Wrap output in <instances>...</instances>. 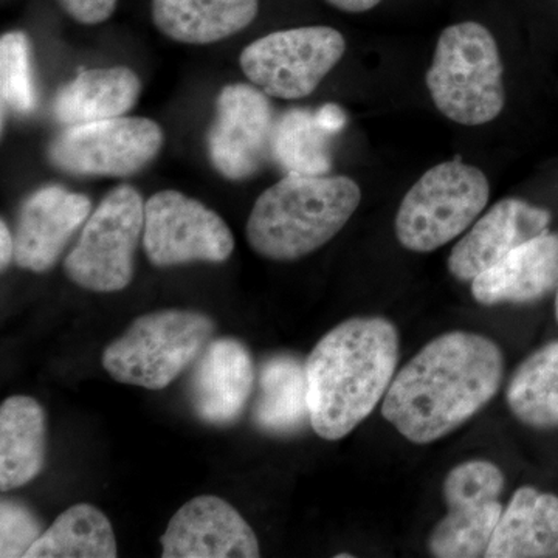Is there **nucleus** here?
I'll return each instance as SVG.
<instances>
[{"label": "nucleus", "instance_id": "nucleus-1", "mask_svg": "<svg viewBox=\"0 0 558 558\" xmlns=\"http://www.w3.org/2000/svg\"><path fill=\"white\" fill-rule=\"evenodd\" d=\"M505 355L494 340L453 330L428 341L392 379L381 414L417 446L449 436L498 395Z\"/></svg>", "mask_w": 558, "mask_h": 558}, {"label": "nucleus", "instance_id": "nucleus-2", "mask_svg": "<svg viewBox=\"0 0 558 558\" xmlns=\"http://www.w3.org/2000/svg\"><path fill=\"white\" fill-rule=\"evenodd\" d=\"M398 328L384 317H354L330 329L306 363L311 427L347 438L387 396L398 368Z\"/></svg>", "mask_w": 558, "mask_h": 558}, {"label": "nucleus", "instance_id": "nucleus-3", "mask_svg": "<svg viewBox=\"0 0 558 558\" xmlns=\"http://www.w3.org/2000/svg\"><path fill=\"white\" fill-rule=\"evenodd\" d=\"M362 190L344 175L288 174L264 191L247 220L250 247L270 260H296L332 241L357 211Z\"/></svg>", "mask_w": 558, "mask_h": 558}, {"label": "nucleus", "instance_id": "nucleus-4", "mask_svg": "<svg viewBox=\"0 0 558 558\" xmlns=\"http://www.w3.org/2000/svg\"><path fill=\"white\" fill-rule=\"evenodd\" d=\"M505 68L494 35L478 22H459L440 33L427 72L429 97L446 119L483 126L506 105Z\"/></svg>", "mask_w": 558, "mask_h": 558}, {"label": "nucleus", "instance_id": "nucleus-5", "mask_svg": "<svg viewBox=\"0 0 558 558\" xmlns=\"http://www.w3.org/2000/svg\"><path fill=\"white\" fill-rule=\"evenodd\" d=\"M215 330V322L202 312H150L105 349L102 366L120 384L159 391L196 362Z\"/></svg>", "mask_w": 558, "mask_h": 558}, {"label": "nucleus", "instance_id": "nucleus-6", "mask_svg": "<svg viewBox=\"0 0 558 558\" xmlns=\"http://www.w3.org/2000/svg\"><path fill=\"white\" fill-rule=\"evenodd\" d=\"M490 183L480 168L459 159L429 168L402 199L396 238L414 253L435 252L465 233L483 215Z\"/></svg>", "mask_w": 558, "mask_h": 558}, {"label": "nucleus", "instance_id": "nucleus-7", "mask_svg": "<svg viewBox=\"0 0 558 558\" xmlns=\"http://www.w3.org/2000/svg\"><path fill=\"white\" fill-rule=\"evenodd\" d=\"M145 230V204L137 190L120 185L106 194L64 260L70 281L90 292H120L134 278V260Z\"/></svg>", "mask_w": 558, "mask_h": 558}, {"label": "nucleus", "instance_id": "nucleus-8", "mask_svg": "<svg viewBox=\"0 0 558 558\" xmlns=\"http://www.w3.org/2000/svg\"><path fill=\"white\" fill-rule=\"evenodd\" d=\"M347 40L332 27H299L270 33L242 50V72L269 97H310L339 64Z\"/></svg>", "mask_w": 558, "mask_h": 558}, {"label": "nucleus", "instance_id": "nucleus-9", "mask_svg": "<svg viewBox=\"0 0 558 558\" xmlns=\"http://www.w3.org/2000/svg\"><path fill=\"white\" fill-rule=\"evenodd\" d=\"M163 131L156 121L119 117L65 128L49 145L57 170L83 178H126L159 156Z\"/></svg>", "mask_w": 558, "mask_h": 558}, {"label": "nucleus", "instance_id": "nucleus-10", "mask_svg": "<svg viewBox=\"0 0 558 558\" xmlns=\"http://www.w3.org/2000/svg\"><path fill=\"white\" fill-rule=\"evenodd\" d=\"M505 473L494 462L475 459L450 470L442 484L447 515L429 534V554L438 558L486 557L501 519Z\"/></svg>", "mask_w": 558, "mask_h": 558}, {"label": "nucleus", "instance_id": "nucleus-11", "mask_svg": "<svg viewBox=\"0 0 558 558\" xmlns=\"http://www.w3.org/2000/svg\"><path fill=\"white\" fill-rule=\"evenodd\" d=\"M143 245L156 267H174L205 260L223 263L234 250L226 220L174 190L159 191L145 204Z\"/></svg>", "mask_w": 558, "mask_h": 558}, {"label": "nucleus", "instance_id": "nucleus-12", "mask_svg": "<svg viewBox=\"0 0 558 558\" xmlns=\"http://www.w3.org/2000/svg\"><path fill=\"white\" fill-rule=\"evenodd\" d=\"M267 97L248 84H231L220 90L207 148L213 167L223 178H252L274 156L278 120Z\"/></svg>", "mask_w": 558, "mask_h": 558}, {"label": "nucleus", "instance_id": "nucleus-13", "mask_svg": "<svg viewBox=\"0 0 558 558\" xmlns=\"http://www.w3.org/2000/svg\"><path fill=\"white\" fill-rule=\"evenodd\" d=\"M163 558H256L259 543L226 499L202 495L174 513L161 535Z\"/></svg>", "mask_w": 558, "mask_h": 558}, {"label": "nucleus", "instance_id": "nucleus-14", "mask_svg": "<svg viewBox=\"0 0 558 558\" xmlns=\"http://www.w3.org/2000/svg\"><path fill=\"white\" fill-rule=\"evenodd\" d=\"M92 204L84 194L62 186H44L22 204L14 230V263L44 274L54 266L70 238L89 219Z\"/></svg>", "mask_w": 558, "mask_h": 558}, {"label": "nucleus", "instance_id": "nucleus-15", "mask_svg": "<svg viewBox=\"0 0 558 558\" xmlns=\"http://www.w3.org/2000/svg\"><path fill=\"white\" fill-rule=\"evenodd\" d=\"M255 385L252 354L242 341L211 340L194 362L190 376L191 409L201 421L226 427L240 418Z\"/></svg>", "mask_w": 558, "mask_h": 558}, {"label": "nucleus", "instance_id": "nucleus-16", "mask_svg": "<svg viewBox=\"0 0 558 558\" xmlns=\"http://www.w3.org/2000/svg\"><path fill=\"white\" fill-rule=\"evenodd\" d=\"M550 213L520 199L497 202L476 219L449 256V271L458 281H473L524 242L546 233Z\"/></svg>", "mask_w": 558, "mask_h": 558}, {"label": "nucleus", "instance_id": "nucleus-17", "mask_svg": "<svg viewBox=\"0 0 558 558\" xmlns=\"http://www.w3.org/2000/svg\"><path fill=\"white\" fill-rule=\"evenodd\" d=\"M558 288V234H539L472 281L473 299L483 306L527 304Z\"/></svg>", "mask_w": 558, "mask_h": 558}, {"label": "nucleus", "instance_id": "nucleus-18", "mask_svg": "<svg viewBox=\"0 0 558 558\" xmlns=\"http://www.w3.org/2000/svg\"><path fill=\"white\" fill-rule=\"evenodd\" d=\"M558 556V498L534 487H520L502 510L486 557Z\"/></svg>", "mask_w": 558, "mask_h": 558}, {"label": "nucleus", "instance_id": "nucleus-19", "mask_svg": "<svg viewBox=\"0 0 558 558\" xmlns=\"http://www.w3.org/2000/svg\"><path fill=\"white\" fill-rule=\"evenodd\" d=\"M258 10V0H153V21L175 43L207 46L247 28Z\"/></svg>", "mask_w": 558, "mask_h": 558}, {"label": "nucleus", "instance_id": "nucleus-20", "mask_svg": "<svg viewBox=\"0 0 558 558\" xmlns=\"http://www.w3.org/2000/svg\"><path fill=\"white\" fill-rule=\"evenodd\" d=\"M142 83L128 68L92 69L65 84L51 105L54 120L65 126L119 119L137 102Z\"/></svg>", "mask_w": 558, "mask_h": 558}, {"label": "nucleus", "instance_id": "nucleus-21", "mask_svg": "<svg viewBox=\"0 0 558 558\" xmlns=\"http://www.w3.org/2000/svg\"><path fill=\"white\" fill-rule=\"evenodd\" d=\"M47 451L46 411L28 396H11L0 407V490L32 483Z\"/></svg>", "mask_w": 558, "mask_h": 558}, {"label": "nucleus", "instance_id": "nucleus-22", "mask_svg": "<svg viewBox=\"0 0 558 558\" xmlns=\"http://www.w3.org/2000/svg\"><path fill=\"white\" fill-rule=\"evenodd\" d=\"M253 422L271 436H292L311 425L306 365L296 355L277 354L264 360Z\"/></svg>", "mask_w": 558, "mask_h": 558}, {"label": "nucleus", "instance_id": "nucleus-23", "mask_svg": "<svg viewBox=\"0 0 558 558\" xmlns=\"http://www.w3.org/2000/svg\"><path fill=\"white\" fill-rule=\"evenodd\" d=\"M117 538L108 517L95 506H72L53 521L25 558H116Z\"/></svg>", "mask_w": 558, "mask_h": 558}, {"label": "nucleus", "instance_id": "nucleus-24", "mask_svg": "<svg viewBox=\"0 0 558 558\" xmlns=\"http://www.w3.org/2000/svg\"><path fill=\"white\" fill-rule=\"evenodd\" d=\"M521 424L532 428L558 425V341L539 348L513 373L506 391Z\"/></svg>", "mask_w": 558, "mask_h": 558}, {"label": "nucleus", "instance_id": "nucleus-25", "mask_svg": "<svg viewBox=\"0 0 558 558\" xmlns=\"http://www.w3.org/2000/svg\"><path fill=\"white\" fill-rule=\"evenodd\" d=\"M328 132L317 112L288 110L275 128L274 159L288 174L325 175L330 168Z\"/></svg>", "mask_w": 558, "mask_h": 558}, {"label": "nucleus", "instance_id": "nucleus-26", "mask_svg": "<svg viewBox=\"0 0 558 558\" xmlns=\"http://www.w3.org/2000/svg\"><path fill=\"white\" fill-rule=\"evenodd\" d=\"M0 89L3 109L28 116L35 110L31 40L22 32H9L0 39Z\"/></svg>", "mask_w": 558, "mask_h": 558}, {"label": "nucleus", "instance_id": "nucleus-27", "mask_svg": "<svg viewBox=\"0 0 558 558\" xmlns=\"http://www.w3.org/2000/svg\"><path fill=\"white\" fill-rule=\"evenodd\" d=\"M43 534V524L28 506L3 499L0 505V557L25 558Z\"/></svg>", "mask_w": 558, "mask_h": 558}, {"label": "nucleus", "instance_id": "nucleus-28", "mask_svg": "<svg viewBox=\"0 0 558 558\" xmlns=\"http://www.w3.org/2000/svg\"><path fill=\"white\" fill-rule=\"evenodd\" d=\"M58 3L73 21L83 25L101 24L117 9V0H58Z\"/></svg>", "mask_w": 558, "mask_h": 558}, {"label": "nucleus", "instance_id": "nucleus-29", "mask_svg": "<svg viewBox=\"0 0 558 558\" xmlns=\"http://www.w3.org/2000/svg\"><path fill=\"white\" fill-rule=\"evenodd\" d=\"M14 259V236L7 223H0V266L5 270Z\"/></svg>", "mask_w": 558, "mask_h": 558}, {"label": "nucleus", "instance_id": "nucleus-30", "mask_svg": "<svg viewBox=\"0 0 558 558\" xmlns=\"http://www.w3.org/2000/svg\"><path fill=\"white\" fill-rule=\"evenodd\" d=\"M318 123L325 128L326 131L332 132L340 130L343 126V113L337 106L328 105L317 112Z\"/></svg>", "mask_w": 558, "mask_h": 558}, {"label": "nucleus", "instance_id": "nucleus-31", "mask_svg": "<svg viewBox=\"0 0 558 558\" xmlns=\"http://www.w3.org/2000/svg\"><path fill=\"white\" fill-rule=\"evenodd\" d=\"M326 2L347 13H365L379 5L381 0H326Z\"/></svg>", "mask_w": 558, "mask_h": 558}, {"label": "nucleus", "instance_id": "nucleus-32", "mask_svg": "<svg viewBox=\"0 0 558 558\" xmlns=\"http://www.w3.org/2000/svg\"><path fill=\"white\" fill-rule=\"evenodd\" d=\"M352 554H337L336 558H352Z\"/></svg>", "mask_w": 558, "mask_h": 558}, {"label": "nucleus", "instance_id": "nucleus-33", "mask_svg": "<svg viewBox=\"0 0 558 558\" xmlns=\"http://www.w3.org/2000/svg\"><path fill=\"white\" fill-rule=\"evenodd\" d=\"M556 315H557V322H558V288L556 293Z\"/></svg>", "mask_w": 558, "mask_h": 558}]
</instances>
